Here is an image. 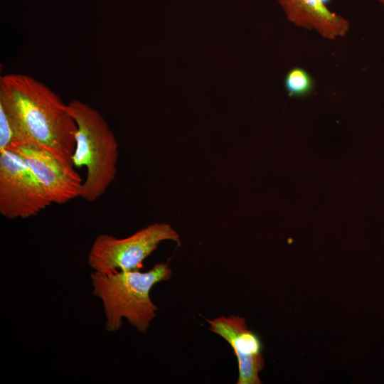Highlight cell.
I'll list each match as a JSON object with an SVG mask.
<instances>
[{
  "mask_svg": "<svg viewBox=\"0 0 384 384\" xmlns=\"http://www.w3.org/2000/svg\"><path fill=\"white\" fill-rule=\"evenodd\" d=\"M8 150L18 154L40 182L52 203L65 204L80 196L82 181L74 169L63 164L49 151L31 142Z\"/></svg>",
  "mask_w": 384,
  "mask_h": 384,
  "instance_id": "obj_6",
  "label": "cell"
},
{
  "mask_svg": "<svg viewBox=\"0 0 384 384\" xmlns=\"http://www.w3.org/2000/svg\"><path fill=\"white\" fill-rule=\"evenodd\" d=\"M284 86L289 96L304 97L313 91L314 82L307 71L302 68L295 67L287 73Z\"/></svg>",
  "mask_w": 384,
  "mask_h": 384,
  "instance_id": "obj_9",
  "label": "cell"
},
{
  "mask_svg": "<svg viewBox=\"0 0 384 384\" xmlns=\"http://www.w3.org/2000/svg\"><path fill=\"white\" fill-rule=\"evenodd\" d=\"M171 273L167 263H157L146 272H92V292L102 302L106 331L119 330L125 319L138 332L146 333L158 310L150 292L156 283L169 280Z\"/></svg>",
  "mask_w": 384,
  "mask_h": 384,
  "instance_id": "obj_2",
  "label": "cell"
},
{
  "mask_svg": "<svg viewBox=\"0 0 384 384\" xmlns=\"http://www.w3.org/2000/svg\"><path fill=\"white\" fill-rule=\"evenodd\" d=\"M67 106L77 124L73 164L86 169L80 197L93 202L106 192L115 178L117 141L101 113L89 104L73 100Z\"/></svg>",
  "mask_w": 384,
  "mask_h": 384,
  "instance_id": "obj_3",
  "label": "cell"
},
{
  "mask_svg": "<svg viewBox=\"0 0 384 384\" xmlns=\"http://www.w3.org/2000/svg\"><path fill=\"white\" fill-rule=\"evenodd\" d=\"M52 202L32 171L11 150L0 151V213L10 220L38 215Z\"/></svg>",
  "mask_w": 384,
  "mask_h": 384,
  "instance_id": "obj_5",
  "label": "cell"
},
{
  "mask_svg": "<svg viewBox=\"0 0 384 384\" xmlns=\"http://www.w3.org/2000/svg\"><path fill=\"white\" fill-rule=\"evenodd\" d=\"M321 2H323L324 4L328 2L329 0H320Z\"/></svg>",
  "mask_w": 384,
  "mask_h": 384,
  "instance_id": "obj_11",
  "label": "cell"
},
{
  "mask_svg": "<svg viewBox=\"0 0 384 384\" xmlns=\"http://www.w3.org/2000/svg\"><path fill=\"white\" fill-rule=\"evenodd\" d=\"M207 321L208 329L225 340L234 351L239 370L237 384H260L259 373L265 365L262 342L257 334L248 329L245 319L230 315Z\"/></svg>",
  "mask_w": 384,
  "mask_h": 384,
  "instance_id": "obj_7",
  "label": "cell"
},
{
  "mask_svg": "<svg viewBox=\"0 0 384 384\" xmlns=\"http://www.w3.org/2000/svg\"><path fill=\"white\" fill-rule=\"evenodd\" d=\"M0 107L21 143L39 145L74 169L77 124L67 105L50 87L28 75H5L0 78Z\"/></svg>",
  "mask_w": 384,
  "mask_h": 384,
  "instance_id": "obj_1",
  "label": "cell"
},
{
  "mask_svg": "<svg viewBox=\"0 0 384 384\" xmlns=\"http://www.w3.org/2000/svg\"><path fill=\"white\" fill-rule=\"evenodd\" d=\"M287 20L298 27L315 30L324 38L343 37L350 28L348 21L331 12L320 0H277Z\"/></svg>",
  "mask_w": 384,
  "mask_h": 384,
  "instance_id": "obj_8",
  "label": "cell"
},
{
  "mask_svg": "<svg viewBox=\"0 0 384 384\" xmlns=\"http://www.w3.org/2000/svg\"><path fill=\"white\" fill-rule=\"evenodd\" d=\"M165 240L180 243L176 231L164 223L149 225L124 238L101 234L92 244L87 265L101 273L140 270L144 260Z\"/></svg>",
  "mask_w": 384,
  "mask_h": 384,
  "instance_id": "obj_4",
  "label": "cell"
},
{
  "mask_svg": "<svg viewBox=\"0 0 384 384\" xmlns=\"http://www.w3.org/2000/svg\"><path fill=\"white\" fill-rule=\"evenodd\" d=\"M378 1H379V2H380L382 4L384 5V0H378Z\"/></svg>",
  "mask_w": 384,
  "mask_h": 384,
  "instance_id": "obj_12",
  "label": "cell"
},
{
  "mask_svg": "<svg viewBox=\"0 0 384 384\" xmlns=\"http://www.w3.org/2000/svg\"><path fill=\"white\" fill-rule=\"evenodd\" d=\"M21 144L20 139L9 117L0 107V151L9 149Z\"/></svg>",
  "mask_w": 384,
  "mask_h": 384,
  "instance_id": "obj_10",
  "label": "cell"
}]
</instances>
